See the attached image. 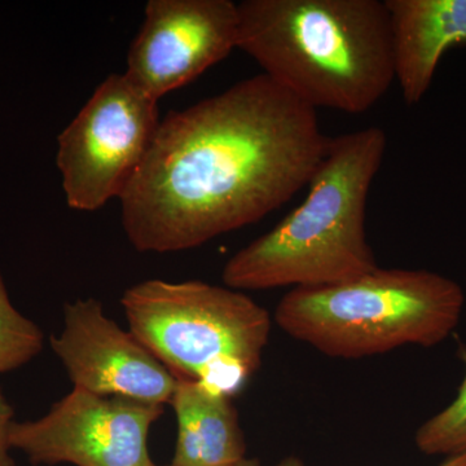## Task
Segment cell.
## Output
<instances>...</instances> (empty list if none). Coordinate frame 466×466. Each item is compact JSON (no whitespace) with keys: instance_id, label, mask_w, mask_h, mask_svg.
<instances>
[{"instance_id":"obj_15","label":"cell","mask_w":466,"mask_h":466,"mask_svg":"<svg viewBox=\"0 0 466 466\" xmlns=\"http://www.w3.org/2000/svg\"><path fill=\"white\" fill-rule=\"evenodd\" d=\"M231 466H263L262 462L259 461V460H254V459H242L241 461L236 462V464H233ZM272 466H305L303 464L302 460L299 458H297V456H288V458H285L281 460V461H279L278 464L272 465Z\"/></svg>"},{"instance_id":"obj_6","label":"cell","mask_w":466,"mask_h":466,"mask_svg":"<svg viewBox=\"0 0 466 466\" xmlns=\"http://www.w3.org/2000/svg\"><path fill=\"white\" fill-rule=\"evenodd\" d=\"M158 101L124 75H110L58 137L56 164L67 205L95 211L121 198L148 155Z\"/></svg>"},{"instance_id":"obj_9","label":"cell","mask_w":466,"mask_h":466,"mask_svg":"<svg viewBox=\"0 0 466 466\" xmlns=\"http://www.w3.org/2000/svg\"><path fill=\"white\" fill-rule=\"evenodd\" d=\"M51 348L75 388L147 403H170L177 379L130 330L106 317L96 299L64 308V329Z\"/></svg>"},{"instance_id":"obj_14","label":"cell","mask_w":466,"mask_h":466,"mask_svg":"<svg viewBox=\"0 0 466 466\" xmlns=\"http://www.w3.org/2000/svg\"><path fill=\"white\" fill-rule=\"evenodd\" d=\"M14 416V408L0 391V466H15L11 456V441H9V431L15 422Z\"/></svg>"},{"instance_id":"obj_8","label":"cell","mask_w":466,"mask_h":466,"mask_svg":"<svg viewBox=\"0 0 466 466\" xmlns=\"http://www.w3.org/2000/svg\"><path fill=\"white\" fill-rule=\"evenodd\" d=\"M238 24L231 0H149L125 76L158 101L238 48Z\"/></svg>"},{"instance_id":"obj_13","label":"cell","mask_w":466,"mask_h":466,"mask_svg":"<svg viewBox=\"0 0 466 466\" xmlns=\"http://www.w3.org/2000/svg\"><path fill=\"white\" fill-rule=\"evenodd\" d=\"M464 380L449 407L429 419L416 431L417 449L429 456H455L466 452V346H460Z\"/></svg>"},{"instance_id":"obj_2","label":"cell","mask_w":466,"mask_h":466,"mask_svg":"<svg viewBox=\"0 0 466 466\" xmlns=\"http://www.w3.org/2000/svg\"><path fill=\"white\" fill-rule=\"evenodd\" d=\"M238 48L306 106L361 115L395 81L385 0H245Z\"/></svg>"},{"instance_id":"obj_11","label":"cell","mask_w":466,"mask_h":466,"mask_svg":"<svg viewBox=\"0 0 466 466\" xmlns=\"http://www.w3.org/2000/svg\"><path fill=\"white\" fill-rule=\"evenodd\" d=\"M177 422L170 466H231L247 446L231 397L196 380L177 379L170 400Z\"/></svg>"},{"instance_id":"obj_3","label":"cell","mask_w":466,"mask_h":466,"mask_svg":"<svg viewBox=\"0 0 466 466\" xmlns=\"http://www.w3.org/2000/svg\"><path fill=\"white\" fill-rule=\"evenodd\" d=\"M386 148L388 137L379 126L329 137L305 200L229 258L222 274L226 287H324L379 268L366 216Z\"/></svg>"},{"instance_id":"obj_5","label":"cell","mask_w":466,"mask_h":466,"mask_svg":"<svg viewBox=\"0 0 466 466\" xmlns=\"http://www.w3.org/2000/svg\"><path fill=\"white\" fill-rule=\"evenodd\" d=\"M130 332L173 373L233 397L259 370L271 317L231 288L147 280L121 299Z\"/></svg>"},{"instance_id":"obj_16","label":"cell","mask_w":466,"mask_h":466,"mask_svg":"<svg viewBox=\"0 0 466 466\" xmlns=\"http://www.w3.org/2000/svg\"><path fill=\"white\" fill-rule=\"evenodd\" d=\"M440 466H466V452L460 453V455L450 456V458Z\"/></svg>"},{"instance_id":"obj_1","label":"cell","mask_w":466,"mask_h":466,"mask_svg":"<svg viewBox=\"0 0 466 466\" xmlns=\"http://www.w3.org/2000/svg\"><path fill=\"white\" fill-rule=\"evenodd\" d=\"M328 143L317 110L263 73L173 110L119 198L126 235L173 253L253 225L309 186Z\"/></svg>"},{"instance_id":"obj_7","label":"cell","mask_w":466,"mask_h":466,"mask_svg":"<svg viewBox=\"0 0 466 466\" xmlns=\"http://www.w3.org/2000/svg\"><path fill=\"white\" fill-rule=\"evenodd\" d=\"M162 413V404L75 388L41 419L15 421L9 441L33 464L156 466L148 435Z\"/></svg>"},{"instance_id":"obj_10","label":"cell","mask_w":466,"mask_h":466,"mask_svg":"<svg viewBox=\"0 0 466 466\" xmlns=\"http://www.w3.org/2000/svg\"><path fill=\"white\" fill-rule=\"evenodd\" d=\"M395 81L408 106L431 88L441 57L466 45V0H385Z\"/></svg>"},{"instance_id":"obj_4","label":"cell","mask_w":466,"mask_h":466,"mask_svg":"<svg viewBox=\"0 0 466 466\" xmlns=\"http://www.w3.org/2000/svg\"><path fill=\"white\" fill-rule=\"evenodd\" d=\"M464 305V291L447 276L379 267L343 283L293 288L279 302L275 321L321 354L360 359L440 345L458 327Z\"/></svg>"},{"instance_id":"obj_12","label":"cell","mask_w":466,"mask_h":466,"mask_svg":"<svg viewBox=\"0 0 466 466\" xmlns=\"http://www.w3.org/2000/svg\"><path fill=\"white\" fill-rule=\"evenodd\" d=\"M43 342L41 328L15 308L0 272V373L25 366L42 351Z\"/></svg>"}]
</instances>
